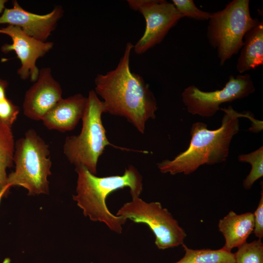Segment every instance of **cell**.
Returning a JSON list of instances; mask_svg holds the SVG:
<instances>
[{
    "label": "cell",
    "instance_id": "cell-3",
    "mask_svg": "<svg viewBox=\"0 0 263 263\" xmlns=\"http://www.w3.org/2000/svg\"><path fill=\"white\" fill-rule=\"evenodd\" d=\"M77 174L76 194L73 199L83 210L85 216L94 222L105 224L112 231L122 233L127 219L112 214L106 204L107 196L126 187L132 198L139 197L143 191V178L138 170L130 165L122 175L98 177L83 166L76 167Z\"/></svg>",
    "mask_w": 263,
    "mask_h": 263
},
{
    "label": "cell",
    "instance_id": "cell-24",
    "mask_svg": "<svg viewBox=\"0 0 263 263\" xmlns=\"http://www.w3.org/2000/svg\"><path fill=\"white\" fill-rule=\"evenodd\" d=\"M6 1L5 0H0V13L2 11L4 7V4Z\"/></svg>",
    "mask_w": 263,
    "mask_h": 263
},
{
    "label": "cell",
    "instance_id": "cell-19",
    "mask_svg": "<svg viewBox=\"0 0 263 263\" xmlns=\"http://www.w3.org/2000/svg\"><path fill=\"white\" fill-rule=\"evenodd\" d=\"M234 253L235 263H263V243L261 239L245 243Z\"/></svg>",
    "mask_w": 263,
    "mask_h": 263
},
{
    "label": "cell",
    "instance_id": "cell-4",
    "mask_svg": "<svg viewBox=\"0 0 263 263\" xmlns=\"http://www.w3.org/2000/svg\"><path fill=\"white\" fill-rule=\"evenodd\" d=\"M103 113L102 101L94 90L90 91L81 119V132L78 135L67 136L63 147V153L71 164L75 167L83 166L95 175L98 159L107 146L131 150L117 147L109 142L102 121Z\"/></svg>",
    "mask_w": 263,
    "mask_h": 263
},
{
    "label": "cell",
    "instance_id": "cell-7",
    "mask_svg": "<svg viewBox=\"0 0 263 263\" xmlns=\"http://www.w3.org/2000/svg\"><path fill=\"white\" fill-rule=\"evenodd\" d=\"M116 215L146 224L154 234L155 244L160 249L182 245L187 237L184 229L160 202L147 203L140 197L132 198L120 208Z\"/></svg>",
    "mask_w": 263,
    "mask_h": 263
},
{
    "label": "cell",
    "instance_id": "cell-6",
    "mask_svg": "<svg viewBox=\"0 0 263 263\" xmlns=\"http://www.w3.org/2000/svg\"><path fill=\"white\" fill-rule=\"evenodd\" d=\"M208 20L207 38L223 65L240 51L245 33L259 19L251 17L249 0H233L223 9L211 13Z\"/></svg>",
    "mask_w": 263,
    "mask_h": 263
},
{
    "label": "cell",
    "instance_id": "cell-1",
    "mask_svg": "<svg viewBox=\"0 0 263 263\" xmlns=\"http://www.w3.org/2000/svg\"><path fill=\"white\" fill-rule=\"evenodd\" d=\"M133 45L128 42L117 66L94 79V92L102 99L104 113L124 117L142 134L146 122L155 118L158 109L149 85L132 72L130 58Z\"/></svg>",
    "mask_w": 263,
    "mask_h": 263
},
{
    "label": "cell",
    "instance_id": "cell-2",
    "mask_svg": "<svg viewBox=\"0 0 263 263\" xmlns=\"http://www.w3.org/2000/svg\"><path fill=\"white\" fill-rule=\"evenodd\" d=\"M220 110L225 113L221 126L216 130H210L205 123H193L188 149L171 160L166 159L157 163L161 172L188 175L201 165H213L226 160L230 142L239 131V118L248 116L239 113L231 106Z\"/></svg>",
    "mask_w": 263,
    "mask_h": 263
},
{
    "label": "cell",
    "instance_id": "cell-9",
    "mask_svg": "<svg viewBox=\"0 0 263 263\" xmlns=\"http://www.w3.org/2000/svg\"><path fill=\"white\" fill-rule=\"evenodd\" d=\"M127 2L132 10L140 13L146 21L144 33L133 45V49L138 55L159 44L183 18L172 2L165 0H128Z\"/></svg>",
    "mask_w": 263,
    "mask_h": 263
},
{
    "label": "cell",
    "instance_id": "cell-13",
    "mask_svg": "<svg viewBox=\"0 0 263 263\" xmlns=\"http://www.w3.org/2000/svg\"><path fill=\"white\" fill-rule=\"evenodd\" d=\"M86 102L87 97L80 94L62 98L44 116V125L61 132L74 130L82 119Z\"/></svg>",
    "mask_w": 263,
    "mask_h": 263
},
{
    "label": "cell",
    "instance_id": "cell-11",
    "mask_svg": "<svg viewBox=\"0 0 263 263\" xmlns=\"http://www.w3.org/2000/svg\"><path fill=\"white\" fill-rule=\"evenodd\" d=\"M36 82L26 92L23 104L24 114L33 120H42L61 99L62 89L49 68H42Z\"/></svg>",
    "mask_w": 263,
    "mask_h": 263
},
{
    "label": "cell",
    "instance_id": "cell-5",
    "mask_svg": "<svg viewBox=\"0 0 263 263\" xmlns=\"http://www.w3.org/2000/svg\"><path fill=\"white\" fill-rule=\"evenodd\" d=\"M48 145L33 129L28 130L16 141L13 162L15 169L7 176L5 188L19 186L29 195L48 194V177L51 174L52 161Z\"/></svg>",
    "mask_w": 263,
    "mask_h": 263
},
{
    "label": "cell",
    "instance_id": "cell-12",
    "mask_svg": "<svg viewBox=\"0 0 263 263\" xmlns=\"http://www.w3.org/2000/svg\"><path fill=\"white\" fill-rule=\"evenodd\" d=\"M13 5L11 8L4 9L0 24L19 27L28 35L42 41L50 36L63 12L60 7H56L47 14L38 15L25 10L16 0L13 1Z\"/></svg>",
    "mask_w": 263,
    "mask_h": 263
},
{
    "label": "cell",
    "instance_id": "cell-17",
    "mask_svg": "<svg viewBox=\"0 0 263 263\" xmlns=\"http://www.w3.org/2000/svg\"><path fill=\"white\" fill-rule=\"evenodd\" d=\"M15 145L11 128L0 123V192L6 185L7 169L14 163Z\"/></svg>",
    "mask_w": 263,
    "mask_h": 263
},
{
    "label": "cell",
    "instance_id": "cell-20",
    "mask_svg": "<svg viewBox=\"0 0 263 263\" xmlns=\"http://www.w3.org/2000/svg\"><path fill=\"white\" fill-rule=\"evenodd\" d=\"M171 2L183 18L186 17L198 20H208L210 18L211 13L197 8L192 0H172Z\"/></svg>",
    "mask_w": 263,
    "mask_h": 263
},
{
    "label": "cell",
    "instance_id": "cell-14",
    "mask_svg": "<svg viewBox=\"0 0 263 263\" xmlns=\"http://www.w3.org/2000/svg\"><path fill=\"white\" fill-rule=\"evenodd\" d=\"M254 227L253 213L237 214L230 211L218 223L219 230L225 239L223 248L231 251L233 248L238 247L246 243L247 238L253 231Z\"/></svg>",
    "mask_w": 263,
    "mask_h": 263
},
{
    "label": "cell",
    "instance_id": "cell-8",
    "mask_svg": "<svg viewBox=\"0 0 263 263\" xmlns=\"http://www.w3.org/2000/svg\"><path fill=\"white\" fill-rule=\"evenodd\" d=\"M255 88L250 75H230L221 90L205 92L190 85L182 93V99L188 112L192 115L209 117L224 103L244 98L253 93Z\"/></svg>",
    "mask_w": 263,
    "mask_h": 263
},
{
    "label": "cell",
    "instance_id": "cell-25",
    "mask_svg": "<svg viewBox=\"0 0 263 263\" xmlns=\"http://www.w3.org/2000/svg\"><path fill=\"white\" fill-rule=\"evenodd\" d=\"M10 262V260L9 259L7 258L4 261L3 263H9Z\"/></svg>",
    "mask_w": 263,
    "mask_h": 263
},
{
    "label": "cell",
    "instance_id": "cell-18",
    "mask_svg": "<svg viewBox=\"0 0 263 263\" xmlns=\"http://www.w3.org/2000/svg\"><path fill=\"white\" fill-rule=\"evenodd\" d=\"M238 160L241 162L248 163L251 165V171L243 182L244 187L246 189H249L255 182L263 176V146L248 154L240 155Z\"/></svg>",
    "mask_w": 263,
    "mask_h": 263
},
{
    "label": "cell",
    "instance_id": "cell-15",
    "mask_svg": "<svg viewBox=\"0 0 263 263\" xmlns=\"http://www.w3.org/2000/svg\"><path fill=\"white\" fill-rule=\"evenodd\" d=\"M237 59V70L242 74L263 64V22L259 21L245 34Z\"/></svg>",
    "mask_w": 263,
    "mask_h": 263
},
{
    "label": "cell",
    "instance_id": "cell-16",
    "mask_svg": "<svg viewBox=\"0 0 263 263\" xmlns=\"http://www.w3.org/2000/svg\"><path fill=\"white\" fill-rule=\"evenodd\" d=\"M185 256L174 263H235V255L223 247L218 250L192 249L184 244Z\"/></svg>",
    "mask_w": 263,
    "mask_h": 263
},
{
    "label": "cell",
    "instance_id": "cell-10",
    "mask_svg": "<svg viewBox=\"0 0 263 263\" xmlns=\"http://www.w3.org/2000/svg\"><path fill=\"white\" fill-rule=\"evenodd\" d=\"M0 33L11 37L13 43L5 44L1 47L5 53L14 51L21 62V67L18 73L22 79L30 77L32 81H36L39 71L36 66V61L44 56L53 46L52 42L38 40L24 33L19 27L9 25L0 28Z\"/></svg>",
    "mask_w": 263,
    "mask_h": 263
},
{
    "label": "cell",
    "instance_id": "cell-23",
    "mask_svg": "<svg viewBox=\"0 0 263 263\" xmlns=\"http://www.w3.org/2000/svg\"><path fill=\"white\" fill-rule=\"evenodd\" d=\"M8 86L7 82L0 79V101L6 97V90Z\"/></svg>",
    "mask_w": 263,
    "mask_h": 263
},
{
    "label": "cell",
    "instance_id": "cell-21",
    "mask_svg": "<svg viewBox=\"0 0 263 263\" xmlns=\"http://www.w3.org/2000/svg\"><path fill=\"white\" fill-rule=\"evenodd\" d=\"M19 108L6 97L0 101V123L11 128L16 120Z\"/></svg>",
    "mask_w": 263,
    "mask_h": 263
},
{
    "label": "cell",
    "instance_id": "cell-22",
    "mask_svg": "<svg viewBox=\"0 0 263 263\" xmlns=\"http://www.w3.org/2000/svg\"><path fill=\"white\" fill-rule=\"evenodd\" d=\"M254 227L253 232L258 239L263 237V191L262 189L261 198L257 208L253 213Z\"/></svg>",
    "mask_w": 263,
    "mask_h": 263
}]
</instances>
